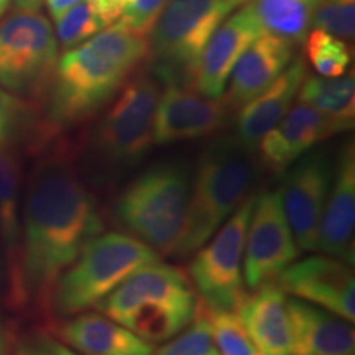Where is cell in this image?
Returning a JSON list of instances; mask_svg holds the SVG:
<instances>
[{
    "mask_svg": "<svg viewBox=\"0 0 355 355\" xmlns=\"http://www.w3.org/2000/svg\"><path fill=\"white\" fill-rule=\"evenodd\" d=\"M7 2L8 0H0V13L3 12V8H6V6H7Z\"/></svg>",
    "mask_w": 355,
    "mask_h": 355,
    "instance_id": "obj_38",
    "label": "cell"
},
{
    "mask_svg": "<svg viewBox=\"0 0 355 355\" xmlns=\"http://www.w3.org/2000/svg\"><path fill=\"white\" fill-rule=\"evenodd\" d=\"M193 175L186 163L165 159L135 176L114 202V219L158 255H173L188 219Z\"/></svg>",
    "mask_w": 355,
    "mask_h": 355,
    "instance_id": "obj_5",
    "label": "cell"
},
{
    "mask_svg": "<svg viewBox=\"0 0 355 355\" xmlns=\"http://www.w3.org/2000/svg\"><path fill=\"white\" fill-rule=\"evenodd\" d=\"M28 104L13 92L0 86V148H12L21 140L30 125Z\"/></svg>",
    "mask_w": 355,
    "mask_h": 355,
    "instance_id": "obj_31",
    "label": "cell"
},
{
    "mask_svg": "<svg viewBox=\"0 0 355 355\" xmlns=\"http://www.w3.org/2000/svg\"><path fill=\"white\" fill-rule=\"evenodd\" d=\"M168 2L170 0H130L125 12L119 19V24L140 37L148 38Z\"/></svg>",
    "mask_w": 355,
    "mask_h": 355,
    "instance_id": "obj_32",
    "label": "cell"
},
{
    "mask_svg": "<svg viewBox=\"0 0 355 355\" xmlns=\"http://www.w3.org/2000/svg\"><path fill=\"white\" fill-rule=\"evenodd\" d=\"M286 309L291 355H354V329L343 318L298 298H288Z\"/></svg>",
    "mask_w": 355,
    "mask_h": 355,
    "instance_id": "obj_20",
    "label": "cell"
},
{
    "mask_svg": "<svg viewBox=\"0 0 355 355\" xmlns=\"http://www.w3.org/2000/svg\"><path fill=\"white\" fill-rule=\"evenodd\" d=\"M255 181V165L235 137L214 140L199 158L191 183L186 227L175 254L188 257L204 245L247 199Z\"/></svg>",
    "mask_w": 355,
    "mask_h": 355,
    "instance_id": "obj_6",
    "label": "cell"
},
{
    "mask_svg": "<svg viewBox=\"0 0 355 355\" xmlns=\"http://www.w3.org/2000/svg\"><path fill=\"white\" fill-rule=\"evenodd\" d=\"M259 35L261 30L243 6L232 17L229 15L204 46L194 71L193 87L211 99L224 96L239 56Z\"/></svg>",
    "mask_w": 355,
    "mask_h": 355,
    "instance_id": "obj_16",
    "label": "cell"
},
{
    "mask_svg": "<svg viewBox=\"0 0 355 355\" xmlns=\"http://www.w3.org/2000/svg\"><path fill=\"white\" fill-rule=\"evenodd\" d=\"M56 21V40L64 51L76 48L104 30V25L89 0H81L66 10Z\"/></svg>",
    "mask_w": 355,
    "mask_h": 355,
    "instance_id": "obj_28",
    "label": "cell"
},
{
    "mask_svg": "<svg viewBox=\"0 0 355 355\" xmlns=\"http://www.w3.org/2000/svg\"><path fill=\"white\" fill-rule=\"evenodd\" d=\"M158 260L152 247L130 234H99L56 279L50 296L53 314L69 318L94 308L133 272Z\"/></svg>",
    "mask_w": 355,
    "mask_h": 355,
    "instance_id": "obj_7",
    "label": "cell"
},
{
    "mask_svg": "<svg viewBox=\"0 0 355 355\" xmlns=\"http://www.w3.org/2000/svg\"><path fill=\"white\" fill-rule=\"evenodd\" d=\"M7 352H8V340H7L6 331H3L2 326H0V355H7Z\"/></svg>",
    "mask_w": 355,
    "mask_h": 355,
    "instance_id": "obj_37",
    "label": "cell"
},
{
    "mask_svg": "<svg viewBox=\"0 0 355 355\" xmlns=\"http://www.w3.org/2000/svg\"><path fill=\"white\" fill-rule=\"evenodd\" d=\"M89 2L101 19L104 28H107L114 21L121 19L130 0H89Z\"/></svg>",
    "mask_w": 355,
    "mask_h": 355,
    "instance_id": "obj_34",
    "label": "cell"
},
{
    "mask_svg": "<svg viewBox=\"0 0 355 355\" xmlns=\"http://www.w3.org/2000/svg\"><path fill=\"white\" fill-rule=\"evenodd\" d=\"M239 2H241V7L243 6V3H247V2H250V0H239Z\"/></svg>",
    "mask_w": 355,
    "mask_h": 355,
    "instance_id": "obj_39",
    "label": "cell"
},
{
    "mask_svg": "<svg viewBox=\"0 0 355 355\" xmlns=\"http://www.w3.org/2000/svg\"><path fill=\"white\" fill-rule=\"evenodd\" d=\"M58 40L40 12L15 10L0 24V86L17 96H38L50 86Z\"/></svg>",
    "mask_w": 355,
    "mask_h": 355,
    "instance_id": "obj_9",
    "label": "cell"
},
{
    "mask_svg": "<svg viewBox=\"0 0 355 355\" xmlns=\"http://www.w3.org/2000/svg\"><path fill=\"white\" fill-rule=\"evenodd\" d=\"M153 355H219L209 322L206 321L201 309L198 311L193 324L170 339V343L153 352Z\"/></svg>",
    "mask_w": 355,
    "mask_h": 355,
    "instance_id": "obj_29",
    "label": "cell"
},
{
    "mask_svg": "<svg viewBox=\"0 0 355 355\" xmlns=\"http://www.w3.org/2000/svg\"><path fill=\"white\" fill-rule=\"evenodd\" d=\"M313 26L350 42L355 33V0H319Z\"/></svg>",
    "mask_w": 355,
    "mask_h": 355,
    "instance_id": "obj_30",
    "label": "cell"
},
{
    "mask_svg": "<svg viewBox=\"0 0 355 355\" xmlns=\"http://www.w3.org/2000/svg\"><path fill=\"white\" fill-rule=\"evenodd\" d=\"M61 343L81 355H153L152 343L102 313H79L58 329Z\"/></svg>",
    "mask_w": 355,
    "mask_h": 355,
    "instance_id": "obj_22",
    "label": "cell"
},
{
    "mask_svg": "<svg viewBox=\"0 0 355 355\" xmlns=\"http://www.w3.org/2000/svg\"><path fill=\"white\" fill-rule=\"evenodd\" d=\"M298 97L329 119L336 132H349L355 121L354 73L337 78L308 76L301 84Z\"/></svg>",
    "mask_w": 355,
    "mask_h": 355,
    "instance_id": "obj_25",
    "label": "cell"
},
{
    "mask_svg": "<svg viewBox=\"0 0 355 355\" xmlns=\"http://www.w3.org/2000/svg\"><path fill=\"white\" fill-rule=\"evenodd\" d=\"M96 308L141 339L159 344L194 321L199 300L183 270L158 260L133 272Z\"/></svg>",
    "mask_w": 355,
    "mask_h": 355,
    "instance_id": "obj_3",
    "label": "cell"
},
{
    "mask_svg": "<svg viewBox=\"0 0 355 355\" xmlns=\"http://www.w3.org/2000/svg\"><path fill=\"white\" fill-rule=\"evenodd\" d=\"M308 68L303 58H293L275 81L241 107L237 117V139L247 150L257 148L260 140L285 117L298 97Z\"/></svg>",
    "mask_w": 355,
    "mask_h": 355,
    "instance_id": "obj_19",
    "label": "cell"
},
{
    "mask_svg": "<svg viewBox=\"0 0 355 355\" xmlns=\"http://www.w3.org/2000/svg\"><path fill=\"white\" fill-rule=\"evenodd\" d=\"M102 230L94 194L73 165L63 158L40 162L26 184L12 303L50 308L56 279Z\"/></svg>",
    "mask_w": 355,
    "mask_h": 355,
    "instance_id": "obj_1",
    "label": "cell"
},
{
    "mask_svg": "<svg viewBox=\"0 0 355 355\" xmlns=\"http://www.w3.org/2000/svg\"><path fill=\"white\" fill-rule=\"evenodd\" d=\"M7 355H81L66 345L61 340L53 339L48 336H35L32 339H26L25 343L17 345L12 352Z\"/></svg>",
    "mask_w": 355,
    "mask_h": 355,
    "instance_id": "obj_33",
    "label": "cell"
},
{
    "mask_svg": "<svg viewBox=\"0 0 355 355\" xmlns=\"http://www.w3.org/2000/svg\"><path fill=\"white\" fill-rule=\"evenodd\" d=\"M355 232V153L354 145L340 150L318 232V248L324 255L354 265Z\"/></svg>",
    "mask_w": 355,
    "mask_h": 355,
    "instance_id": "obj_15",
    "label": "cell"
},
{
    "mask_svg": "<svg viewBox=\"0 0 355 355\" xmlns=\"http://www.w3.org/2000/svg\"><path fill=\"white\" fill-rule=\"evenodd\" d=\"M44 0H15L17 10H26V12H40Z\"/></svg>",
    "mask_w": 355,
    "mask_h": 355,
    "instance_id": "obj_36",
    "label": "cell"
},
{
    "mask_svg": "<svg viewBox=\"0 0 355 355\" xmlns=\"http://www.w3.org/2000/svg\"><path fill=\"white\" fill-rule=\"evenodd\" d=\"M162 87L152 71L135 73L92 132L86 173L92 183L114 184L135 170L155 145V114Z\"/></svg>",
    "mask_w": 355,
    "mask_h": 355,
    "instance_id": "obj_4",
    "label": "cell"
},
{
    "mask_svg": "<svg viewBox=\"0 0 355 355\" xmlns=\"http://www.w3.org/2000/svg\"><path fill=\"white\" fill-rule=\"evenodd\" d=\"M243 254V279L252 290L266 282H272L288 265L298 259L300 247L288 224L279 189L265 191L255 196Z\"/></svg>",
    "mask_w": 355,
    "mask_h": 355,
    "instance_id": "obj_11",
    "label": "cell"
},
{
    "mask_svg": "<svg viewBox=\"0 0 355 355\" xmlns=\"http://www.w3.org/2000/svg\"><path fill=\"white\" fill-rule=\"evenodd\" d=\"M20 162L12 148H0V237L6 247L8 282L15 279L19 268L20 222Z\"/></svg>",
    "mask_w": 355,
    "mask_h": 355,
    "instance_id": "obj_23",
    "label": "cell"
},
{
    "mask_svg": "<svg viewBox=\"0 0 355 355\" xmlns=\"http://www.w3.org/2000/svg\"><path fill=\"white\" fill-rule=\"evenodd\" d=\"M239 304L237 316L261 355H291L286 293L272 279L257 286Z\"/></svg>",
    "mask_w": 355,
    "mask_h": 355,
    "instance_id": "obj_21",
    "label": "cell"
},
{
    "mask_svg": "<svg viewBox=\"0 0 355 355\" xmlns=\"http://www.w3.org/2000/svg\"><path fill=\"white\" fill-rule=\"evenodd\" d=\"M148 38L110 25L58 60L51 78L50 121L74 127L94 117L148 58Z\"/></svg>",
    "mask_w": 355,
    "mask_h": 355,
    "instance_id": "obj_2",
    "label": "cell"
},
{
    "mask_svg": "<svg viewBox=\"0 0 355 355\" xmlns=\"http://www.w3.org/2000/svg\"><path fill=\"white\" fill-rule=\"evenodd\" d=\"M306 53L309 63L322 78H337L347 73L350 51L344 40L314 28L306 37Z\"/></svg>",
    "mask_w": 355,
    "mask_h": 355,
    "instance_id": "obj_27",
    "label": "cell"
},
{
    "mask_svg": "<svg viewBox=\"0 0 355 355\" xmlns=\"http://www.w3.org/2000/svg\"><path fill=\"white\" fill-rule=\"evenodd\" d=\"M319 0H250L245 7L261 33L303 43L308 37Z\"/></svg>",
    "mask_w": 355,
    "mask_h": 355,
    "instance_id": "obj_24",
    "label": "cell"
},
{
    "mask_svg": "<svg viewBox=\"0 0 355 355\" xmlns=\"http://www.w3.org/2000/svg\"><path fill=\"white\" fill-rule=\"evenodd\" d=\"M283 175L279 194L295 241L301 250L316 252L319 222L331 189L334 165L324 152H308Z\"/></svg>",
    "mask_w": 355,
    "mask_h": 355,
    "instance_id": "obj_12",
    "label": "cell"
},
{
    "mask_svg": "<svg viewBox=\"0 0 355 355\" xmlns=\"http://www.w3.org/2000/svg\"><path fill=\"white\" fill-rule=\"evenodd\" d=\"M255 196L247 198L220 230L194 252L189 275L206 306L237 309L245 298V279L242 273L243 247Z\"/></svg>",
    "mask_w": 355,
    "mask_h": 355,
    "instance_id": "obj_10",
    "label": "cell"
},
{
    "mask_svg": "<svg viewBox=\"0 0 355 355\" xmlns=\"http://www.w3.org/2000/svg\"><path fill=\"white\" fill-rule=\"evenodd\" d=\"M336 133L326 115L300 101L260 140L257 148L265 168L273 173H283L311 148Z\"/></svg>",
    "mask_w": 355,
    "mask_h": 355,
    "instance_id": "obj_17",
    "label": "cell"
},
{
    "mask_svg": "<svg viewBox=\"0 0 355 355\" xmlns=\"http://www.w3.org/2000/svg\"><path fill=\"white\" fill-rule=\"evenodd\" d=\"M295 58V44L261 33L239 56L227 92L222 99L230 110L243 107L277 79Z\"/></svg>",
    "mask_w": 355,
    "mask_h": 355,
    "instance_id": "obj_18",
    "label": "cell"
},
{
    "mask_svg": "<svg viewBox=\"0 0 355 355\" xmlns=\"http://www.w3.org/2000/svg\"><path fill=\"white\" fill-rule=\"evenodd\" d=\"M199 309L209 322L212 339L219 355H261L247 334L237 313L199 303Z\"/></svg>",
    "mask_w": 355,
    "mask_h": 355,
    "instance_id": "obj_26",
    "label": "cell"
},
{
    "mask_svg": "<svg viewBox=\"0 0 355 355\" xmlns=\"http://www.w3.org/2000/svg\"><path fill=\"white\" fill-rule=\"evenodd\" d=\"M239 0H170L150 32L152 73L159 83L193 86L198 61L212 33Z\"/></svg>",
    "mask_w": 355,
    "mask_h": 355,
    "instance_id": "obj_8",
    "label": "cell"
},
{
    "mask_svg": "<svg viewBox=\"0 0 355 355\" xmlns=\"http://www.w3.org/2000/svg\"><path fill=\"white\" fill-rule=\"evenodd\" d=\"M293 298L329 311L344 321H355V277L352 265L329 255H314L288 265L275 278Z\"/></svg>",
    "mask_w": 355,
    "mask_h": 355,
    "instance_id": "obj_13",
    "label": "cell"
},
{
    "mask_svg": "<svg viewBox=\"0 0 355 355\" xmlns=\"http://www.w3.org/2000/svg\"><path fill=\"white\" fill-rule=\"evenodd\" d=\"M79 2H81V0H44V3H46V8L48 12H50L53 20L60 19L66 10H69L71 7H74Z\"/></svg>",
    "mask_w": 355,
    "mask_h": 355,
    "instance_id": "obj_35",
    "label": "cell"
},
{
    "mask_svg": "<svg viewBox=\"0 0 355 355\" xmlns=\"http://www.w3.org/2000/svg\"><path fill=\"white\" fill-rule=\"evenodd\" d=\"M229 114L230 109L222 97L211 99L188 86L168 83L155 114V144L170 145L209 137L225 127Z\"/></svg>",
    "mask_w": 355,
    "mask_h": 355,
    "instance_id": "obj_14",
    "label": "cell"
}]
</instances>
